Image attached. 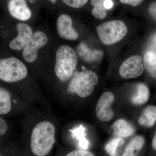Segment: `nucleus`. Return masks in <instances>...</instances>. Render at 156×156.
<instances>
[{
  "instance_id": "obj_1",
  "label": "nucleus",
  "mask_w": 156,
  "mask_h": 156,
  "mask_svg": "<svg viewBox=\"0 0 156 156\" xmlns=\"http://www.w3.org/2000/svg\"><path fill=\"white\" fill-rule=\"evenodd\" d=\"M55 128L48 121L39 122L32 131L30 148L36 156H45L52 150L56 142Z\"/></svg>"
},
{
  "instance_id": "obj_2",
  "label": "nucleus",
  "mask_w": 156,
  "mask_h": 156,
  "mask_svg": "<svg viewBox=\"0 0 156 156\" xmlns=\"http://www.w3.org/2000/svg\"><path fill=\"white\" fill-rule=\"evenodd\" d=\"M77 58L73 49L62 45L58 48L56 53L55 72L57 77L66 82L72 77L76 68Z\"/></svg>"
},
{
  "instance_id": "obj_3",
  "label": "nucleus",
  "mask_w": 156,
  "mask_h": 156,
  "mask_svg": "<svg viewBox=\"0 0 156 156\" xmlns=\"http://www.w3.org/2000/svg\"><path fill=\"white\" fill-rule=\"evenodd\" d=\"M98 82L97 75L92 71L77 73L71 80L67 91L76 93L81 98L88 97L92 93Z\"/></svg>"
},
{
  "instance_id": "obj_4",
  "label": "nucleus",
  "mask_w": 156,
  "mask_h": 156,
  "mask_svg": "<svg viewBox=\"0 0 156 156\" xmlns=\"http://www.w3.org/2000/svg\"><path fill=\"white\" fill-rule=\"evenodd\" d=\"M28 74L26 66L15 57L0 59V80L14 83L25 79Z\"/></svg>"
},
{
  "instance_id": "obj_5",
  "label": "nucleus",
  "mask_w": 156,
  "mask_h": 156,
  "mask_svg": "<svg viewBox=\"0 0 156 156\" xmlns=\"http://www.w3.org/2000/svg\"><path fill=\"white\" fill-rule=\"evenodd\" d=\"M101 41L105 45H112L124 38L128 33L127 26L123 21L113 20L104 23L96 28Z\"/></svg>"
},
{
  "instance_id": "obj_6",
  "label": "nucleus",
  "mask_w": 156,
  "mask_h": 156,
  "mask_svg": "<svg viewBox=\"0 0 156 156\" xmlns=\"http://www.w3.org/2000/svg\"><path fill=\"white\" fill-rule=\"evenodd\" d=\"M48 37L44 33L36 31L33 34L23 48V56L26 61L32 63L36 60L38 50L45 46L48 42Z\"/></svg>"
},
{
  "instance_id": "obj_7",
  "label": "nucleus",
  "mask_w": 156,
  "mask_h": 156,
  "mask_svg": "<svg viewBox=\"0 0 156 156\" xmlns=\"http://www.w3.org/2000/svg\"><path fill=\"white\" fill-rule=\"evenodd\" d=\"M144 70L142 58L139 55H134L123 62L120 66L119 73L124 79H133L141 76Z\"/></svg>"
},
{
  "instance_id": "obj_8",
  "label": "nucleus",
  "mask_w": 156,
  "mask_h": 156,
  "mask_svg": "<svg viewBox=\"0 0 156 156\" xmlns=\"http://www.w3.org/2000/svg\"><path fill=\"white\" fill-rule=\"evenodd\" d=\"M115 101V96L111 92L104 93L99 98L96 108L97 118L102 122H109L114 116L112 105Z\"/></svg>"
},
{
  "instance_id": "obj_9",
  "label": "nucleus",
  "mask_w": 156,
  "mask_h": 156,
  "mask_svg": "<svg viewBox=\"0 0 156 156\" xmlns=\"http://www.w3.org/2000/svg\"><path fill=\"white\" fill-rule=\"evenodd\" d=\"M56 25L58 35L62 38L70 41L77 39L79 34L73 27L72 20L69 15H60L57 19Z\"/></svg>"
},
{
  "instance_id": "obj_10",
  "label": "nucleus",
  "mask_w": 156,
  "mask_h": 156,
  "mask_svg": "<svg viewBox=\"0 0 156 156\" xmlns=\"http://www.w3.org/2000/svg\"><path fill=\"white\" fill-rule=\"evenodd\" d=\"M18 35L10 42V48L12 50H20L23 49L33 34V30L29 26L23 23L17 24Z\"/></svg>"
},
{
  "instance_id": "obj_11",
  "label": "nucleus",
  "mask_w": 156,
  "mask_h": 156,
  "mask_svg": "<svg viewBox=\"0 0 156 156\" xmlns=\"http://www.w3.org/2000/svg\"><path fill=\"white\" fill-rule=\"evenodd\" d=\"M8 9L11 16L19 20L25 21L31 17V11L25 0H10Z\"/></svg>"
},
{
  "instance_id": "obj_12",
  "label": "nucleus",
  "mask_w": 156,
  "mask_h": 156,
  "mask_svg": "<svg viewBox=\"0 0 156 156\" xmlns=\"http://www.w3.org/2000/svg\"><path fill=\"white\" fill-rule=\"evenodd\" d=\"M76 51L78 55L82 59L89 63L100 61L104 55L103 52L101 50H92L84 42H82L78 45Z\"/></svg>"
},
{
  "instance_id": "obj_13",
  "label": "nucleus",
  "mask_w": 156,
  "mask_h": 156,
  "mask_svg": "<svg viewBox=\"0 0 156 156\" xmlns=\"http://www.w3.org/2000/svg\"><path fill=\"white\" fill-rule=\"evenodd\" d=\"M12 93L8 89L0 87V116L10 114L16 103Z\"/></svg>"
},
{
  "instance_id": "obj_14",
  "label": "nucleus",
  "mask_w": 156,
  "mask_h": 156,
  "mask_svg": "<svg viewBox=\"0 0 156 156\" xmlns=\"http://www.w3.org/2000/svg\"><path fill=\"white\" fill-rule=\"evenodd\" d=\"M115 136L119 137L131 136L135 133V128L131 124L123 119L117 120L112 126Z\"/></svg>"
},
{
  "instance_id": "obj_15",
  "label": "nucleus",
  "mask_w": 156,
  "mask_h": 156,
  "mask_svg": "<svg viewBox=\"0 0 156 156\" xmlns=\"http://www.w3.org/2000/svg\"><path fill=\"white\" fill-rule=\"evenodd\" d=\"M150 98L149 89L146 84L140 83L136 86V91L131 98V102L136 105L146 103Z\"/></svg>"
},
{
  "instance_id": "obj_16",
  "label": "nucleus",
  "mask_w": 156,
  "mask_h": 156,
  "mask_svg": "<svg viewBox=\"0 0 156 156\" xmlns=\"http://www.w3.org/2000/svg\"><path fill=\"white\" fill-rule=\"evenodd\" d=\"M156 122V106L149 105L143 112L138 120L139 125L146 128H151Z\"/></svg>"
},
{
  "instance_id": "obj_17",
  "label": "nucleus",
  "mask_w": 156,
  "mask_h": 156,
  "mask_svg": "<svg viewBox=\"0 0 156 156\" xmlns=\"http://www.w3.org/2000/svg\"><path fill=\"white\" fill-rule=\"evenodd\" d=\"M144 144L142 136H136L131 140L123 153L122 156H136L142 149Z\"/></svg>"
},
{
  "instance_id": "obj_18",
  "label": "nucleus",
  "mask_w": 156,
  "mask_h": 156,
  "mask_svg": "<svg viewBox=\"0 0 156 156\" xmlns=\"http://www.w3.org/2000/svg\"><path fill=\"white\" fill-rule=\"evenodd\" d=\"M143 64L149 74L156 79V53L151 51L146 52L144 56Z\"/></svg>"
},
{
  "instance_id": "obj_19",
  "label": "nucleus",
  "mask_w": 156,
  "mask_h": 156,
  "mask_svg": "<svg viewBox=\"0 0 156 156\" xmlns=\"http://www.w3.org/2000/svg\"><path fill=\"white\" fill-rule=\"evenodd\" d=\"M105 0H91V4L93 6L92 14L97 19H102L107 15L108 10L104 7Z\"/></svg>"
},
{
  "instance_id": "obj_20",
  "label": "nucleus",
  "mask_w": 156,
  "mask_h": 156,
  "mask_svg": "<svg viewBox=\"0 0 156 156\" xmlns=\"http://www.w3.org/2000/svg\"><path fill=\"white\" fill-rule=\"evenodd\" d=\"M73 135L79 140V146L81 148L86 150L89 147V143L86 138L85 129L82 126L71 131Z\"/></svg>"
},
{
  "instance_id": "obj_21",
  "label": "nucleus",
  "mask_w": 156,
  "mask_h": 156,
  "mask_svg": "<svg viewBox=\"0 0 156 156\" xmlns=\"http://www.w3.org/2000/svg\"><path fill=\"white\" fill-rule=\"evenodd\" d=\"M124 143L125 140L122 137H116L107 143L105 146V151L110 155L114 156L116 154L118 147L122 145Z\"/></svg>"
},
{
  "instance_id": "obj_22",
  "label": "nucleus",
  "mask_w": 156,
  "mask_h": 156,
  "mask_svg": "<svg viewBox=\"0 0 156 156\" xmlns=\"http://www.w3.org/2000/svg\"><path fill=\"white\" fill-rule=\"evenodd\" d=\"M67 6L74 9H79L83 7L89 0H62Z\"/></svg>"
},
{
  "instance_id": "obj_23",
  "label": "nucleus",
  "mask_w": 156,
  "mask_h": 156,
  "mask_svg": "<svg viewBox=\"0 0 156 156\" xmlns=\"http://www.w3.org/2000/svg\"><path fill=\"white\" fill-rule=\"evenodd\" d=\"M9 131V126L7 121L0 116V138L5 136Z\"/></svg>"
},
{
  "instance_id": "obj_24",
  "label": "nucleus",
  "mask_w": 156,
  "mask_h": 156,
  "mask_svg": "<svg viewBox=\"0 0 156 156\" xmlns=\"http://www.w3.org/2000/svg\"><path fill=\"white\" fill-rule=\"evenodd\" d=\"M66 156H95L92 153L86 150H79L73 151Z\"/></svg>"
},
{
  "instance_id": "obj_25",
  "label": "nucleus",
  "mask_w": 156,
  "mask_h": 156,
  "mask_svg": "<svg viewBox=\"0 0 156 156\" xmlns=\"http://www.w3.org/2000/svg\"><path fill=\"white\" fill-rule=\"evenodd\" d=\"M120 2L125 5H129L132 7L139 5L144 0H119Z\"/></svg>"
},
{
  "instance_id": "obj_26",
  "label": "nucleus",
  "mask_w": 156,
  "mask_h": 156,
  "mask_svg": "<svg viewBox=\"0 0 156 156\" xmlns=\"http://www.w3.org/2000/svg\"><path fill=\"white\" fill-rule=\"evenodd\" d=\"M148 10L151 16L156 20V2L151 4L149 7Z\"/></svg>"
},
{
  "instance_id": "obj_27",
  "label": "nucleus",
  "mask_w": 156,
  "mask_h": 156,
  "mask_svg": "<svg viewBox=\"0 0 156 156\" xmlns=\"http://www.w3.org/2000/svg\"><path fill=\"white\" fill-rule=\"evenodd\" d=\"M113 6V3L112 0H105L104 2V7L107 10L111 9Z\"/></svg>"
},
{
  "instance_id": "obj_28",
  "label": "nucleus",
  "mask_w": 156,
  "mask_h": 156,
  "mask_svg": "<svg viewBox=\"0 0 156 156\" xmlns=\"http://www.w3.org/2000/svg\"><path fill=\"white\" fill-rule=\"evenodd\" d=\"M152 146L155 151H156V132L154 136L152 142Z\"/></svg>"
},
{
  "instance_id": "obj_29",
  "label": "nucleus",
  "mask_w": 156,
  "mask_h": 156,
  "mask_svg": "<svg viewBox=\"0 0 156 156\" xmlns=\"http://www.w3.org/2000/svg\"><path fill=\"white\" fill-rule=\"evenodd\" d=\"M49 1H50V2H52V3H55L56 1H57V0H49Z\"/></svg>"
},
{
  "instance_id": "obj_30",
  "label": "nucleus",
  "mask_w": 156,
  "mask_h": 156,
  "mask_svg": "<svg viewBox=\"0 0 156 156\" xmlns=\"http://www.w3.org/2000/svg\"><path fill=\"white\" fill-rule=\"evenodd\" d=\"M0 156H4L2 154V152H1V151H0Z\"/></svg>"
}]
</instances>
